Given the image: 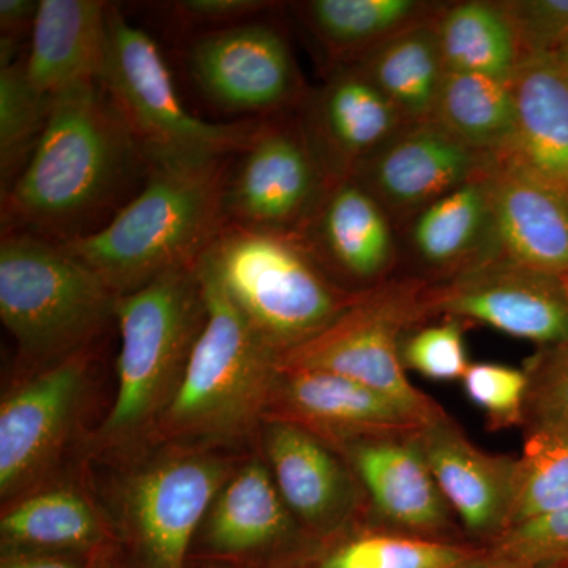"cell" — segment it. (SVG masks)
<instances>
[{
    "label": "cell",
    "mask_w": 568,
    "mask_h": 568,
    "mask_svg": "<svg viewBox=\"0 0 568 568\" xmlns=\"http://www.w3.org/2000/svg\"><path fill=\"white\" fill-rule=\"evenodd\" d=\"M149 171L99 81L58 93L31 160L2 194L7 233L58 244L88 237L140 193Z\"/></svg>",
    "instance_id": "1"
},
{
    "label": "cell",
    "mask_w": 568,
    "mask_h": 568,
    "mask_svg": "<svg viewBox=\"0 0 568 568\" xmlns=\"http://www.w3.org/2000/svg\"><path fill=\"white\" fill-rule=\"evenodd\" d=\"M234 156L151 166L140 193L106 226L67 248L118 295L200 263L224 227V186Z\"/></svg>",
    "instance_id": "2"
},
{
    "label": "cell",
    "mask_w": 568,
    "mask_h": 568,
    "mask_svg": "<svg viewBox=\"0 0 568 568\" xmlns=\"http://www.w3.org/2000/svg\"><path fill=\"white\" fill-rule=\"evenodd\" d=\"M205 316L197 264L166 272L119 297L118 394L93 437L100 447L133 443L155 429L181 387Z\"/></svg>",
    "instance_id": "3"
},
{
    "label": "cell",
    "mask_w": 568,
    "mask_h": 568,
    "mask_svg": "<svg viewBox=\"0 0 568 568\" xmlns=\"http://www.w3.org/2000/svg\"><path fill=\"white\" fill-rule=\"evenodd\" d=\"M207 316L185 375L153 432L178 443H226L265 418L280 355L197 263Z\"/></svg>",
    "instance_id": "4"
},
{
    "label": "cell",
    "mask_w": 568,
    "mask_h": 568,
    "mask_svg": "<svg viewBox=\"0 0 568 568\" xmlns=\"http://www.w3.org/2000/svg\"><path fill=\"white\" fill-rule=\"evenodd\" d=\"M200 264L278 355L323 334L362 294L332 283L295 235L227 224Z\"/></svg>",
    "instance_id": "5"
},
{
    "label": "cell",
    "mask_w": 568,
    "mask_h": 568,
    "mask_svg": "<svg viewBox=\"0 0 568 568\" xmlns=\"http://www.w3.org/2000/svg\"><path fill=\"white\" fill-rule=\"evenodd\" d=\"M118 301L65 245L3 233L0 317L29 365L43 369L89 349L115 317Z\"/></svg>",
    "instance_id": "6"
},
{
    "label": "cell",
    "mask_w": 568,
    "mask_h": 568,
    "mask_svg": "<svg viewBox=\"0 0 568 568\" xmlns=\"http://www.w3.org/2000/svg\"><path fill=\"white\" fill-rule=\"evenodd\" d=\"M100 84L122 115L149 166L211 162L244 151L260 121L207 122L186 110L162 50L148 32L110 10Z\"/></svg>",
    "instance_id": "7"
},
{
    "label": "cell",
    "mask_w": 568,
    "mask_h": 568,
    "mask_svg": "<svg viewBox=\"0 0 568 568\" xmlns=\"http://www.w3.org/2000/svg\"><path fill=\"white\" fill-rule=\"evenodd\" d=\"M428 290L416 283L362 291L355 304L323 334L280 355V372H327L349 377L388 396L424 424L443 407L410 384L402 361L407 328L429 316Z\"/></svg>",
    "instance_id": "8"
},
{
    "label": "cell",
    "mask_w": 568,
    "mask_h": 568,
    "mask_svg": "<svg viewBox=\"0 0 568 568\" xmlns=\"http://www.w3.org/2000/svg\"><path fill=\"white\" fill-rule=\"evenodd\" d=\"M231 474L222 458L181 454L142 467L123 488L132 568H189L205 515Z\"/></svg>",
    "instance_id": "9"
},
{
    "label": "cell",
    "mask_w": 568,
    "mask_h": 568,
    "mask_svg": "<svg viewBox=\"0 0 568 568\" xmlns=\"http://www.w3.org/2000/svg\"><path fill=\"white\" fill-rule=\"evenodd\" d=\"M331 186L302 126L263 119L231 162L224 186L227 224L297 237Z\"/></svg>",
    "instance_id": "10"
},
{
    "label": "cell",
    "mask_w": 568,
    "mask_h": 568,
    "mask_svg": "<svg viewBox=\"0 0 568 568\" xmlns=\"http://www.w3.org/2000/svg\"><path fill=\"white\" fill-rule=\"evenodd\" d=\"M189 67L209 102L233 114L263 119L302 99L290 44L267 22L245 21L197 37Z\"/></svg>",
    "instance_id": "11"
},
{
    "label": "cell",
    "mask_w": 568,
    "mask_h": 568,
    "mask_svg": "<svg viewBox=\"0 0 568 568\" xmlns=\"http://www.w3.org/2000/svg\"><path fill=\"white\" fill-rule=\"evenodd\" d=\"M429 315L477 321L545 346L568 342V302L558 278L489 257L426 294Z\"/></svg>",
    "instance_id": "12"
},
{
    "label": "cell",
    "mask_w": 568,
    "mask_h": 568,
    "mask_svg": "<svg viewBox=\"0 0 568 568\" xmlns=\"http://www.w3.org/2000/svg\"><path fill=\"white\" fill-rule=\"evenodd\" d=\"M89 349L41 369L0 406V493L39 480L70 435L88 381Z\"/></svg>",
    "instance_id": "13"
},
{
    "label": "cell",
    "mask_w": 568,
    "mask_h": 568,
    "mask_svg": "<svg viewBox=\"0 0 568 568\" xmlns=\"http://www.w3.org/2000/svg\"><path fill=\"white\" fill-rule=\"evenodd\" d=\"M301 538L297 519L263 462L227 478L205 515L194 545L200 558L245 568H286Z\"/></svg>",
    "instance_id": "14"
},
{
    "label": "cell",
    "mask_w": 568,
    "mask_h": 568,
    "mask_svg": "<svg viewBox=\"0 0 568 568\" xmlns=\"http://www.w3.org/2000/svg\"><path fill=\"white\" fill-rule=\"evenodd\" d=\"M487 155L448 133L435 121L406 123L353 174L395 212L424 209L473 181Z\"/></svg>",
    "instance_id": "15"
},
{
    "label": "cell",
    "mask_w": 568,
    "mask_h": 568,
    "mask_svg": "<svg viewBox=\"0 0 568 568\" xmlns=\"http://www.w3.org/2000/svg\"><path fill=\"white\" fill-rule=\"evenodd\" d=\"M264 420L290 422L339 446L416 435L426 425L388 396L327 372H280Z\"/></svg>",
    "instance_id": "16"
},
{
    "label": "cell",
    "mask_w": 568,
    "mask_h": 568,
    "mask_svg": "<svg viewBox=\"0 0 568 568\" xmlns=\"http://www.w3.org/2000/svg\"><path fill=\"white\" fill-rule=\"evenodd\" d=\"M487 194L496 256L529 271H568V203L555 190L500 156L477 173Z\"/></svg>",
    "instance_id": "17"
},
{
    "label": "cell",
    "mask_w": 568,
    "mask_h": 568,
    "mask_svg": "<svg viewBox=\"0 0 568 568\" xmlns=\"http://www.w3.org/2000/svg\"><path fill=\"white\" fill-rule=\"evenodd\" d=\"M406 122L361 71L343 65L305 103L302 130L332 185L353 178Z\"/></svg>",
    "instance_id": "18"
},
{
    "label": "cell",
    "mask_w": 568,
    "mask_h": 568,
    "mask_svg": "<svg viewBox=\"0 0 568 568\" xmlns=\"http://www.w3.org/2000/svg\"><path fill=\"white\" fill-rule=\"evenodd\" d=\"M416 437L448 507L474 536H503L514 500L515 458L496 457L470 443L447 414Z\"/></svg>",
    "instance_id": "19"
},
{
    "label": "cell",
    "mask_w": 568,
    "mask_h": 568,
    "mask_svg": "<svg viewBox=\"0 0 568 568\" xmlns=\"http://www.w3.org/2000/svg\"><path fill=\"white\" fill-rule=\"evenodd\" d=\"M517 122L500 159L555 190L568 203V67L558 54L530 55L514 80Z\"/></svg>",
    "instance_id": "20"
},
{
    "label": "cell",
    "mask_w": 568,
    "mask_h": 568,
    "mask_svg": "<svg viewBox=\"0 0 568 568\" xmlns=\"http://www.w3.org/2000/svg\"><path fill=\"white\" fill-rule=\"evenodd\" d=\"M268 469L295 519L317 536L342 528L355 506L353 481L324 440L302 426L265 420Z\"/></svg>",
    "instance_id": "21"
},
{
    "label": "cell",
    "mask_w": 568,
    "mask_h": 568,
    "mask_svg": "<svg viewBox=\"0 0 568 568\" xmlns=\"http://www.w3.org/2000/svg\"><path fill=\"white\" fill-rule=\"evenodd\" d=\"M111 3L102 0H40L31 47L24 55L33 88L54 97L100 81L106 54Z\"/></svg>",
    "instance_id": "22"
},
{
    "label": "cell",
    "mask_w": 568,
    "mask_h": 568,
    "mask_svg": "<svg viewBox=\"0 0 568 568\" xmlns=\"http://www.w3.org/2000/svg\"><path fill=\"white\" fill-rule=\"evenodd\" d=\"M342 448L384 517L418 532L446 528L447 500L414 435L366 437Z\"/></svg>",
    "instance_id": "23"
},
{
    "label": "cell",
    "mask_w": 568,
    "mask_h": 568,
    "mask_svg": "<svg viewBox=\"0 0 568 568\" xmlns=\"http://www.w3.org/2000/svg\"><path fill=\"white\" fill-rule=\"evenodd\" d=\"M317 263L372 282L386 272L394 256V239L386 211L353 178L334 183L305 230L297 235Z\"/></svg>",
    "instance_id": "24"
},
{
    "label": "cell",
    "mask_w": 568,
    "mask_h": 568,
    "mask_svg": "<svg viewBox=\"0 0 568 568\" xmlns=\"http://www.w3.org/2000/svg\"><path fill=\"white\" fill-rule=\"evenodd\" d=\"M347 65L376 85L403 121H429L447 71L437 20L407 26Z\"/></svg>",
    "instance_id": "25"
},
{
    "label": "cell",
    "mask_w": 568,
    "mask_h": 568,
    "mask_svg": "<svg viewBox=\"0 0 568 568\" xmlns=\"http://www.w3.org/2000/svg\"><path fill=\"white\" fill-rule=\"evenodd\" d=\"M2 552L43 551L100 555L112 547L102 519L80 493L54 488L3 511Z\"/></svg>",
    "instance_id": "26"
},
{
    "label": "cell",
    "mask_w": 568,
    "mask_h": 568,
    "mask_svg": "<svg viewBox=\"0 0 568 568\" xmlns=\"http://www.w3.org/2000/svg\"><path fill=\"white\" fill-rule=\"evenodd\" d=\"M413 242L422 260L436 267L465 271L496 257L487 194L477 175L418 213Z\"/></svg>",
    "instance_id": "27"
},
{
    "label": "cell",
    "mask_w": 568,
    "mask_h": 568,
    "mask_svg": "<svg viewBox=\"0 0 568 568\" xmlns=\"http://www.w3.org/2000/svg\"><path fill=\"white\" fill-rule=\"evenodd\" d=\"M432 121L474 151L499 155L517 122L514 85L485 74L446 71Z\"/></svg>",
    "instance_id": "28"
},
{
    "label": "cell",
    "mask_w": 568,
    "mask_h": 568,
    "mask_svg": "<svg viewBox=\"0 0 568 568\" xmlns=\"http://www.w3.org/2000/svg\"><path fill=\"white\" fill-rule=\"evenodd\" d=\"M447 71L514 80L521 50L503 2H462L437 18Z\"/></svg>",
    "instance_id": "29"
},
{
    "label": "cell",
    "mask_w": 568,
    "mask_h": 568,
    "mask_svg": "<svg viewBox=\"0 0 568 568\" xmlns=\"http://www.w3.org/2000/svg\"><path fill=\"white\" fill-rule=\"evenodd\" d=\"M426 3L416 0H312L301 3L302 18L316 39L347 63L381 41L424 20Z\"/></svg>",
    "instance_id": "30"
},
{
    "label": "cell",
    "mask_w": 568,
    "mask_h": 568,
    "mask_svg": "<svg viewBox=\"0 0 568 568\" xmlns=\"http://www.w3.org/2000/svg\"><path fill=\"white\" fill-rule=\"evenodd\" d=\"M530 425L521 457L515 458L514 500L507 529L568 506V425Z\"/></svg>",
    "instance_id": "31"
},
{
    "label": "cell",
    "mask_w": 568,
    "mask_h": 568,
    "mask_svg": "<svg viewBox=\"0 0 568 568\" xmlns=\"http://www.w3.org/2000/svg\"><path fill=\"white\" fill-rule=\"evenodd\" d=\"M51 97L33 88L24 55L0 69V174L2 194L20 178L47 129Z\"/></svg>",
    "instance_id": "32"
},
{
    "label": "cell",
    "mask_w": 568,
    "mask_h": 568,
    "mask_svg": "<svg viewBox=\"0 0 568 568\" xmlns=\"http://www.w3.org/2000/svg\"><path fill=\"white\" fill-rule=\"evenodd\" d=\"M476 556L443 541L372 534L332 548L313 568H459Z\"/></svg>",
    "instance_id": "33"
},
{
    "label": "cell",
    "mask_w": 568,
    "mask_h": 568,
    "mask_svg": "<svg viewBox=\"0 0 568 568\" xmlns=\"http://www.w3.org/2000/svg\"><path fill=\"white\" fill-rule=\"evenodd\" d=\"M462 381L467 398L484 410L491 428L503 429L525 422L529 392V375L525 369L470 364Z\"/></svg>",
    "instance_id": "34"
},
{
    "label": "cell",
    "mask_w": 568,
    "mask_h": 568,
    "mask_svg": "<svg viewBox=\"0 0 568 568\" xmlns=\"http://www.w3.org/2000/svg\"><path fill=\"white\" fill-rule=\"evenodd\" d=\"M488 558L510 568L568 562V506L548 517L507 529L496 538Z\"/></svg>",
    "instance_id": "35"
},
{
    "label": "cell",
    "mask_w": 568,
    "mask_h": 568,
    "mask_svg": "<svg viewBox=\"0 0 568 568\" xmlns=\"http://www.w3.org/2000/svg\"><path fill=\"white\" fill-rule=\"evenodd\" d=\"M405 368L433 381L463 379L469 368L465 332L459 320L414 332L402 346Z\"/></svg>",
    "instance_id": "36"
},
{
    "label": "cell",
    "mask_w": 568,
    "mask_h": 568,
    "mask_svg": "<svg viewBox=\"0 0 568 568\" xmlns=\"http://www.w3.org/2000/svg\"><path fill=\"white\" fill-rule=\"evenodd\" d=\"M521 50L530 55L556 54L568 40V0L503 2Z\"/></svg>",
    "instance_id": "37"
},
{
    "label": "cell",
    "mask_w": 568,
    "mask_h": 568,
    "mask_svg": "<svg viewBox=\"0 0 568 568\" xmlns=\"http://www.w3.org/2000/svg\"><path fill=\"white\" fill-rule=\"evenodd\" d=\"M526 416L568 425V342L549 346L530 362Z\"/></svg>",
    "instance_id": "38"
},
{
    "label": "cell",
    "mask_w": 568,
    "mask_h": 568,
    "mask_svg": "<svg viewBox=\"0 0 568 568\" xmlns=\"http://www.w3.org/2000/svg\"><path fill=\"white\" fill-rule=\"evenodd\" d=\"M263 0H181L171 3L175 17L190 24L215 26V29L241 24L271 9Z\"/></svg>",
    "instance_id": "39"
},
{
    "label": "cell",
    "mask_w": 568,
    "mask_h": 568,
    "mask_svg": "<svg viewBox=\"0 0 568 568\" xmlns=\"http://www.w3.org/2000/svg\"><path fill=\"white\" fill-rule=\"evenodd\" d=\"M40 0H0V69L20 61L21 41L32 36Z\"/></svg>",
    "instance_id": "40"
},
{
    "label": "cell",
    "mask_w": 568,
    "mask_h": 568,
    "mask_svg": "<svg viewBox=\"0 0 568 568\" xmlns=\"http://www.w3.org/2000/svg\"><path fill=\"white\" fill-rule=\"evenodd\" d=\"M99 556L43 551L2 552L0 568H93Z\"/></svg>",
    "instance_id": "41"
},
{
    "label": "cell",
    "mask_w": 568,
    "mask_h": 568,
    "mask_svg": "<svg viewBox=\"0 0 568 568\" xmlns=\"http://www.w3.org/2000/svg\"><path fill=\"white\" fill-rule=\"evenodd\" d=\"M93 568H132V566H130L129 559L125 558L123 552L115 547H110L100 552Z\"/></svg>",
    "instance_id": "42"
},
{
    "label": "cell",
    "mask_w": 568,
    "mask_h": 568,
    "mask_svg": "<svg viewBox=\"0 0 568 568\" xmlns=\"http://www.w3.org/2000/svg\"><path fill=\"white\" fill-rule=\"evenodd\" d=\"M459 568H510L504 566V564L497 562V560L491 558H476L470 559L469 562H466L465 566Z\"/></svg>",
    "instance_id": "43"
},
{
    "label": "cell",
    "mask_w": 568,
    "mask_h": 568,
    "mask_svg": "<svg viewBox=\"0 0 568 568\" xmlns=\"http://www.w3.org/2000/svg\"><path fill=\"white\" fill-rule=\"evenodd\" d=\"M556 278H558L560 290H562L564 297H566V301L568 302V271L556 276Z\"/></svg>",
    "instance_id": "44"
},
{
    "label": "cell",
    "mask_w": 568,
    "mask_h": 568,
    "mask_svg": "<svg viewBox=\"0 0 568 568\" xmlns=\"http://www.w3.org/2000/svg\"><path fill=\"white\" fill-rule=\"evenodd\" d=\"M205 568H245L237 566H230V564L212 562V560H205Z\"/></svg>",
    "instance_id": "45"
},
{
    "label": "cell",
    "mask_w": 568,
    "mask_h": 568,
    "mask_svg": "<svg viewBox=\"0 0 568 568\" xmlns=\"http://www.w3.org/2000/svg\"><path fill=\"white\" fill-rule=\"evenodd\" d=\"M556 54H558L559 58L562 59V62L568 67V40L562 44V47H560V50L556 52Z\"/></svg>",
    "instance_id": "46"
}]
</instances>
